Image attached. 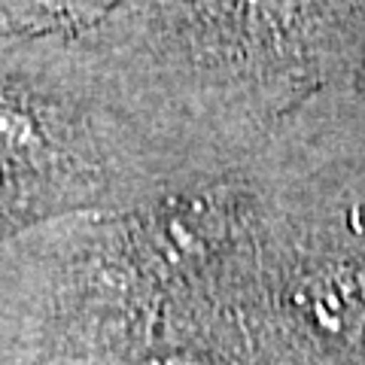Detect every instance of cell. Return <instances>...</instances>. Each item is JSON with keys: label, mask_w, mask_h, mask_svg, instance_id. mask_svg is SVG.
Segmentation results:
<instances>
[{"label": "cell", "mask_w": 365, "mask_h": 365, "mask_svg": "<svg viewBox=\"0 0 365 365\" xmlns=\"http://www.w3.org/2000/svg\"><path fill=\"white\" fill-rule=\"evenodd\" d=\"M213 228H216V220L207 204H189L186 210L170 213L165 225H158L155 241L168 259H186L189 253L207 247Z\"/></svg>", "instance_id": "cell-1"}, {"label": "cell", "mask_w": 365, "mask_h": 365, "mask_svg": "<svg viewBox=\"0 0 365 365\" xmlns=\"http://www.w3.org/2000/svg\"><path fill=\"white\" fill-rule=\"evenodd\" d=\"M37 143V125L13 101L0 98V158H16Z\"/></svg>", "instance_id": "cell-2"}, {"label": "cell", "mask_w": 365, "mask_h": 365, "mask_svg": "<svg viewBox=\"0 0 365 365\" xmlns=\"http://www.w3.org/2000/svg\"><path fill=\"white\" fill-rule=\"evenodd\" d=\"M140 365H216V362L198 359V356H158V359H146Z\"/></svg>", "instance_id": "cell-3"}]
</instances>
